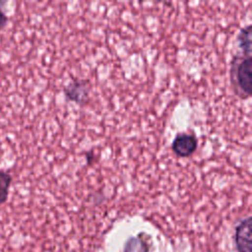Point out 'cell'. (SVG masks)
Here are the masks:
<instances>
[{"mask_svg": "<svg viewBox=\"0 0 252 252\" xmlns=\"http://www.w3.org/2000/svg\"><path fill=\"white\" fill-rule=\"evenodd\" d=\"M230 79L235 94L241 98L251 95V56L235 55L230 64Z\"/></svg>", "mask_w": 252, "mask_h": 252, "instance_id": "1", "label": "cell"}, {"mask_svg": "<svg viewBox=\"0 0 252 252\" xmlns=\"http://www.w3.org/2000/svg\"><path fill=\"white\" fill-rule=\"evenodd\" d=\"M91 85L86 79H73L63 89L64 94L68 100L74 101L80 105L85 104L89 99Z\"/></svg>", "mask_w": 252, "mask_h": 252, "instance_id": "2", "label": "cell"}, {"mask_svg": "<svg viewBox=\"0 0 252 252\" xmlns=\"http://www.w3.org/2000/svg\"><path fill=\"white\" fill-rule=\"evenodd\" d=\"M198 141L195 135L188 133H178L172 141L171 150L181 158L191 156L197 149Z\"/></svg>", "mask_w": 252, "mask_h": 252, "instance_id": "3", "label": "cell"}, {"mask_svg": "<svg viewBox=\"0 0 252 252\" xmlns=\"http://www.w3.org/2000/svg\"><path fill=\"white\" fill-rule=\"evenodd\" d=\"M234 241L238 252H251V218L243 219L235 227Z\"/></svg>", "mask_w": 252, "mask_h": 252, "instance_id": "4", "label": "cell"}, {"mask_svg": "<svg viewBox=\"0 0 252 252\" xmlns=\"http://www.w3.org/2000/svg\"><path fill=\"white\" fill-rule=\"evenodd\" d=\"M237 43L243 55L251 56V25L242 28L237 34Z\"/></svg>", "mask_w": 252, "mask_h": 252, "instance_id": "5", "label": "cell"}, {"mask_svg": "<svg viewBox=\"0 0 252 252\" xmlns=\"http://www.w3.org/2000/svg\"><path fill=\"white\" fill-rule=\"evenodd\" d=\"M12 180L13 177L10 172L0 169V207L8 200Z\"/></svg>", "mask_w": 252, "mask_h": 252, "instance_id": "6", "label": "cell"}, {"mask_svg": "<svg viewBox=\"0 0 252 252\" xmlns=\"http://www.w3.org/2000/svg\"><path fill=\"white\" fill-rule=\"evenodd\" d=\"M0 4H1V2H0ZM7 22H8V17L6 16V14L2 11V9L0 7V31H2L6 27Z\"/></svg>", "mask_w": 252, "mask_h": 252, "instance_id": "7", "label": "cell"}, {"mask_svg": "<svg viewBox=\"0 0 252 252\" xmlns=\"http://www.w3.org/2000/svg\"><path fill=\"white\" fill-rule=\"evenodd\" d=\"M94 158V151H93V150H91V151H89V152L86 153V160H87V162H88L89 164L92 163Z\"/></svg>", "mask_w": 252, "mask_h": 252, "instance_id": "8", "label": "cell"}]
</instances>
